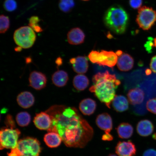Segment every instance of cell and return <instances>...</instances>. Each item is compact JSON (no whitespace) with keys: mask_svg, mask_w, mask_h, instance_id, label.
Listing matches in <instances>:
<instances>
[{"mask_svg":"<svg viewBox=\"0 0 156 156\" xmlns=\"http://www.w3.org/2000/svg\"><path fill=\"white\" fill-rule=\"evenodd\" d=\"M45 112L52 120L48 131L57 133L67 147L83 148L92 139L93 128L75 107L55 105Z\"/></svg>","mask_w":156,"mask_h":156,"instance_id":"cell-1","label":"cell"},{"mask_svg":"<svg viewBox=\"0 0 156 156\" xmlns=\"http://www.w3.org/2000/svg\"><path fill=\"white\" fill-rule=\"evenodd\" d=\"M93 85L89 91L94 93L95 96L101 102L105 103L110 108L111 103L115 96L116 90L121 84L115 75H112L108 71L105 73H98L93 76Z\"/></svg>","mask_w":156,"mask_h":156,"instance_id":"cell-2","label":"cell"},{"mask_svg":"<svg viewBox=\"0 0 156 156\" xmlns=\"http://www.w3.org/2000/svg\"><path fill=\"white\" fill-rule=\"evenodd\" d=\"M129 20L128 13L119 5L109 8L105 12L104 22L107 28L114 34H122L125 32Z\"/></svg>","mask_w":156,"mask_h":156,"instance_id":"cell-3","label":"cell"},{"mask_svg":"<svg viewBox=\"0 0 156 156\" xmlns=\"http://www.w3.org/2000/svg\"><path fill=\"white\" fill-rule=\"evenodd\" d=\"M14 149L17 156H39L41 151L40 142L36 138L31 137L19 140Z\"/></svg>","mask_w":156,"mask_h":156,"instance_id":"cell-4","label":"cell"},{"mask_svg":"<svg viewBox=\"0 0 156 156\" xmlns=\"http://www.w3.org/2000/svg\"><path fill=\"white\" fill-rule=\"evenodd\" d=\"M36 36L34 31L30 27H22L15 31L13 39L18 46L24 49L30 48L34 44Z\"/></svg>","mask_w":156,"mask_h":156,"instance_id":"cell-5","label":"cell"},{"mask_svg":"<svg viewBox=\"0 0 156 156\" xmlns=\"http://www.w3.org/2000/svg\"><path fill=\"white\" fill-rule=\"evenodd\" d=\"M88 58L93 63L112 68L115 66L118 60L116 53L112 51L103 50L101 52L92 50L89 54Z\"/></svg>","mask_w":156,"mask_h":156,"instance_id":"cell-6","label":"cell"},{"mask_svg":"<svg viewBox=\"0 0 156 156\" xmlns=\"http://www.w3.org/2000/svg\"><path fill=\"white\" fill-rule=\"evenodd\" d=\"M136 21L140 28L149 30L156 22V11L151 7H141L138 9Z\"/></svg>","mask_w":156,"mask_h":156,"instance_id":"cell-7","label":"cell"},{"mask_svg":"<svg viewBox=\"0 0 156 156\" xmlns=\"http://www.w3.org/2000/svg\"><path fill=\"white\" fill-rule=\"evenodd\" d=\"M21 134L18 129L3 128L0 132V148L12 149L16 147Z\"/></svg>","mask_w":156,"mask_h":156,"instance_id":"cell-8","label":"cell"},{"mask_svg":"<svg viewBox=\"0 0 156 156\" xmlns=\"http://www.w3.org/2000/svg\"><path fill=\"white\" fill-rule=\"evenodd\" d=\"M29 80L30 87L36 90H40L46 87L47 78L44 74L34 71L30 73Z\"/></svg>","mask_w":156,"mask_h":156,"instance_id":"cell-9","label":"cell"},{"mask_svg":"<svg viewBox=\"0 0 156 156\" xmlns=\"http://www.w3.org/2000/svg\"><path fill=\"white\" fill-rule=\"evenodd\" d=\"M115 152L119 156H134L136 149L131 141H119L115 147Z\"/></svg>","mask_w":156,"mask_h":156,"instance_id":"cell-10","label":"cell"},{"mask_svg":"<svg viewBox=\"0 0 156 156\" xmlns=\"http://www.w3.org/2000/svg\"><path fill=\"white\" fill-rule=\"evenodd\" d=\"M34 122L36 127L41 130H48L52 125L51 118L46 112H42L36 114Z\"/></svg>","mask_w":156,"mask_h":156,"instance_id":"cell-11","label":"cell"},{"mask_svg":"<svg viewBox=\"0 0 156 156\" xmlns=\"http://www.w3.org/2000/svg\"><path fill=\"white\" fill-rule=\"evenodd\" d=\"M70 63L73 65V71L78 74L85 73L88 69V62L85 56H79L72 58L70 60Z\"/></svg>","mask_w":156,"mask_h":156,"instance_id":"cell-12","label":"cell"},{"mask_svg":"<svg viewBox=\"0 0 156 156\" xmlns=\"http://www.w3.org/2000/svg\"><path fill=\"white\" fill-rule=\"evenodd\" d=\"M96 123L100 129L105 131V133H110L112 129V119L108 113L99 115L96 118Z\"/></svg>","mask_w":156,"mask_h":156,"instance_id":"cell-13","label":"cell"},{"mask_svg":"<svg viewBox=\"0 0 156 156\" xmlns=\"http://www.w3.org/2000/svg\"><path fill=\"white\" fill-rule=\"evenodd\" d=\"M85 34L80 28H75L72 29L67 34L68 43L73 45H79L84 41Z\"/></svg>","mask_w":156,"mask_h":156,"instance_id":"cell-14","label":"cell"},{"mask_svg":"<svg viewBox=\"0 0 156 156\" xmlns=\"http://www.w3.org/2000/svg\"><path fill=\"white\" fill-rule=\"evenodd\" d=\"M134 60L132 56L127 53H122L118 58L117 65L121 71H130L133 68Z\"/></svg>","mask_w":156,"mask_h":156,"instance_id":"cell-15","label":"cell"},{"mask_svg":"<svg viewBox=\"0 0 156 156\" xmlns=\"http://www.w3.org/2000/svg\"><path fill=\"white\" fill-rule=\"evenodd\" d=\"M136 129L139 135L146 137L153 133L154 126L151 121L147 119L142 120L138 122Z\"/></svg>","mask_w":156,"mask_h":156,"instance_id":"cell-16","label":"cell"},{"mask_svg":"<svg viewBox=\"0 0 156 156\" xmlns=\"http://www.w3.org/2000/svg\"><path fill=\"white\" fill-rule=\"evenodd\" d=\"M16 100L19 106L25 109L30 108L34 105L35 102L34 95L28 91L20 93L17 95Z\"/></svg>","mask_w":156,"mask_h":156,"instance_id":"cell-17","label":"cell"},{"mask_svg":"<svg viewBox=\"0 0 156 156\" xmlns=\"http://www.w3.org/2000/svg\"><path fill=\"white\" fill-rule=\"evenodd\" d=\"M127 97L128 101L131 105H140L143 102L145 93L143 90L139 88H135L129 91Z\"/></svg>","mask_w":156,"mask_h":156,"instance_id":"cell-18","label":"cell"},{"mask_svg":"<svg viewBox=\"0 0 156 156\" xmlns=\"http://www.w3.org/2000/svg\"><path fill=\"white\" fill-rule=\"evenodd\" d=\"M96 102L91 98L84 99L79 104V110L85 115L90 116L92 115L96 110Z\"/></svg>","mask_w":156,"mask_h":156,"instance_id":"cell-19","label":"cell"},{"mask_svg":"<svg viewBox=\"0 0 156 156\" xmlns=\"http://www.w3.org/2000/svg\"><path fill=\"white\" fill-rule=\"evenodd\" d=\"M112 106L116 112H122L128 110L129 102L127 99L122 95H116L112 102Z\"/></svg>","mask_w":156,"mask_h":156,"instance_id":"cell-20","label":"cell"},{"mask_svg":"<svg viewBox=\"0 0 156 156\" xmlns=\"http://www.w3.org/2000/svg\"><path fill=\"white\" fill-rule=\"evenodd\" d=\"M44 141L46 145L50 148H56L60 146L62 140L60 136L57 133L48 132L44 136Z\"/></svg>","mask_w":156,"mask_h":156,"instance_id":"cell-21","label":"cell"},{"mask_svg":"<svg viewBox=\"0 0 156 156\" xmlns=\"http://www.w3.org/2000/svg\"><path fill=\"white\" fill-rule=\"evenodd\" d=\"M69 77L67 72L58 70L52 76V81L54 85L58 87H63L67 84Z\"/></svg>","mask_w":156,"mask_h":156,"instance_id":"cell-22","label":"cell"},{"mask_svg":"<svg viewBox=\"0 0 156 156\" xmlns=\"http://www.w3.org/2000/svg\"><path fill=\"white\" fill-rule=\"evenodd\" d=\"M116 130L119 137L122 139H128L131 137L134 131L133 127L127 122H122L119 125Z\"/></svg>","mask_w":156,"mask_h":156,"instance_id":"cell-23","label":"cell"},{"mask_svg":"<svg viewBox=\"0 0 156 156\" xmlns=\"http://www.w3.org/2000/svg\"><path fill=\"white\" fill-rule=\"evenodd\" d=\"M73 83L74 87L77 90L83 91L88 86L89 81L86 76L79 74L74 77Z\"/></svg>","mask_w":156,"mask_h":156,"instance_id":"cell-24","label":"cell"},{"mask_svg":"<svg viewBox=\"0 0 156 156\" xmlns=\"http://www.w3.org/2000/svg\"><path fill=\"white\" fill-rule=\"evenodd\" d=\"M16 120L17 124L21 127L27 126L31 121L30 115L27 112H21L17 115Z\"/></svg>","mask_w":156,"mask_h":156,"instance_id":"cell-25","label":"cell"},{"mask_svg":"<svg viewBox=\"0 0 156 156\" xmlns=\"http://www.w3.org/2000/svg\"><path fill=\"white\" fill-rule=\"evenodd\" d=\"M75 6L73 0H60L59 3V8L64 12H68Z\"/></svg>","mask_w":156,"mask_h":156,"instance_id":"cell-26","label":"cell"},{"mask_svg":"<svg viewBox=\"0 0 156 156\" xmlns=\"http://www.w3.org/2000/svg\"><path fill=\"white\" fill-rule=\"evenodd\" d=\"M40 20L38 16H33L29 19V26L36 32H42L43 30L41 27L38 24Z\"/></svg>","mask_w":156,"mask_h":156,"instance_id":"cell-27","label":"cell"},{"mask_svg":"<svg viewBox=\"0 0 156 156\" xmlns=\"http://www.w3.org/2000/svg\"><path fill=\"white\" fill-rule=\"evenodd\" d=\"M0 32L4 34L9 28L10 22L9 17L3 15L0 17Z\"/></svg>","mask_w":156,"mask_h":156,"instance_id":"cell-28","label":"cell"},{"mask_svg":"<svg viewBox=\"0 0 156 156\" xmlns=\"http://www.w3.org/2000/svg\"><path fill=\"white\" fill-rule=\"evenodd\" d=\"M3 5L6 10L8 12L14 11L17 7V3L15 0H5Z\"/></svg>","mask_w":156,"mask_h":156,"instance_id":"cell-29","label":"cell"},{"mask_svg":"<svg viewBox=\"0 0 156 156\" xmlns=\"http://www.w3.org/2000/svg\"><path fill=\"white\" fill-rule=\"evenodd\" d=\"M146 107L149 112L156 115V98L149 99L146 103Z\"/></svg>","mask_w":156,"mask_h":156,"instance_id":"cell-30","label":"cell"},{"mask_svg":"<svg viewBox=\"0 0 156 156\" xmlns=\"http://www.w3.org/2000/svg\"><path fill=\"white\" fill-rule=\"evenodd\" d=\"M129 5L134 9H139L141 7L142 0H129Z\"/></svg>","mask_w":156,"mask_h":156,"instance_id":"cell-31","label":"cell"},{"mask_svg":"<svg viewBox=\"0 0 156 156\" xmlns=\"http://www.w3.org/2000/svg\"><path fill=\"white\" fill-rule=\"evenodd\" d=\"M5 124L9 128H15V123L12 117L10 115H8L5 118Z\"/></svg>","mask_w":156,"mask_h":156,"instance_id":"cell-32","label":"cell"},{"mask_svg":"<svg viewBox=\"0 0 156 156\" xmlns=\"http://www.w3.org/2000/svg\"><path fill=\"white\" fill-rule=\"evenodd\" d=\"M151 38L150 40H148L145 44V47L146 51L149 53H151L152 51V49L154 47V42H152V40H151Z\"/></svg>","mask_w":156,"mask_h":156,"instance_id":"cell-33","label":"cell"},{"mask_svg":"<svg viewBox=\"0 0 156 156\" xmlns=\"http://www.w3.org/2000/svg\"><path fill=\"white\" fill-rule=\"evenodd\" d=\"M150 68L151 71L156 73V55L152 57L150 63Z\"/></svg>","mask_w":156,"mask_h":156,"instance_id":"cell-34","label":"cell"},{"mask_svg":"<svg viewBox=\"0 0 156 156\" xmlns=\"http://www.w3.org/2000/svg\"><path fill=\"white\" fill-rule=\"evenodd\" d=\"M143 156H156V150L154 149H149L144 151Z\"/></svg>","mask_w":156,"mask_h":156,"instance_id":"cell-35","label":"cell"},{"mask_svg":"<svg viewBox=\"0 0 156 156\" xmlns=\"http://www.w3.org/2000/svg\"><path fill=\"white\" fill-rule=\"evenodd\" d=\"M114 139V137L110 133H105L102 136V139L103 141H111Z\"/></svg>","mask_w":156,"mask_h":156,"instance_id":"cell-36","label":"cell"},{"mask_svg":"<svg viewBox=\"0 0 156 156\" xmlns=\"http://www.w3.org/2000/svg\"><path fill=\"white\" fill-rule=\"evenodd\" d=\"M56 63L58 66L62 65V60L61 58H58L56 60Z\"/></svg>","mask_w":156,"mask_h":156,"instance_id":"cell-37","label":"cell"},{"mask_svg":"<svg viewBox=\"0 0 156 156\" xmlns=\"http://www.w3.org/2000/svg\"><path fill=\"white\" fill-rule=\"evenodd\" d=\"M123 53L122 51L121 50H118L116 52V54L117 55V56H120Z\"/></svg>","mask_w":156,"mask_h":156,"instance_id":"cell-38","label":"cell"},{"mask_svg":"<svg viewBox=\"0 0 156 156\" xmlns=\"http://www.w3.org/2000/svg\"><path fill=\"white\" fill-rule=\"evenodd\" d=\"M145 73L146 75H151V70L150 69H147L146 70Z\"/></svg>","mask_w":156,"mask_h":156,"instance_id":"cell-39","label":"cell"},{"mask_svg":"<svg viewBox=\"0 0 156 156\" xmlns=\"http://www.w3.org/2000/svg\"><path fill=\"white\" fill-rule=\"evenodd\" d=\"M23 48L20 47L18 46L15 49V50L16 51L19 52L21 51V50H22V49Z\"/></svg>","mask_w":156,"mask_h":156,"instance_id":"cell-40","label":"cell"},{"mask_svg":"<svg viewBox=\"0 0 156 156\" xmlns=\"http://www.w3.org/2000/svg\"><path fill=\"white\" fill-rule=\"evenodd\" d=\"M153 42L154 44V46L156 48V37L154 39Z\"/></svg>","mask_w":156,"mask_h":156,"instance_id":"cell-41","label":"cell"},{"mask_svg":"<svg viewBox=\"0 0 156 156\" xmlns=\"http://www.w3.org/2000/svg\"><path fill=\"white\" fill-rule=\"evenodd\" d=\"M153 138L154 139L156 140V133L153 134Z\"/></svg>","mask_w":156,"mask_h":156,"instance_id":"cell-42","label":"cell"},{"mask_svg":"<svg viewBox=\"0 0 156 156\" xmlns=\"http://www.w3.org/2000/svg\"><path fill=\"white\" fill-rule=\"evenodd\" d=\"M108 156H117L115 154H109Z\"/></svg>","mask_w":156,"mask_h":156,"instance_id":"cell-43","label":"cell"},{"mask_svg":"<svg viewBox=\"0 0 156 156\" xmlns=\"http://www.w3.org/2000/svg\"><path fill=\"white\" fill-rule=\"evenodd\" d=\"M82 1H89V0H82Z\"/></svg>","mask_w":156,"mask_h":156,"instance_id":"cell-44","label":"cell"}]
</instances>
